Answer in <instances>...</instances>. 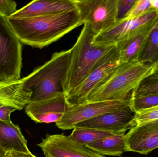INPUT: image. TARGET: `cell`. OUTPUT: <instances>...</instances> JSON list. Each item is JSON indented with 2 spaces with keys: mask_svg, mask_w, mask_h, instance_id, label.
<instances>
[{
  "mask_svg": "<svg viewBox=\"0 0 158 157\" xmlns=\"http://www.w3.org/2000/svg\"><path fill=\"white\" fill-rule=\"evenodd\" d=\"M16 110L15 108L8 106H3L0 107V121L12 122L11 114Z\"/></svg>",
  "mask_w": 158,
  "mask_h": 157,
  "instance_id": "26",
  "label": "cell"
},
{
  "mask_svg": "<svg viewBox=\"0 0 158 157\" xmlns=\"http://www.w3.org/2000/svg\"><path fill=\"white\" fill-rule=\"evenodd\" d=\"M120 63L119 49L116 45L99 59L86 79L67 98L69 104L74 106L87 103L90 92L104 84Z\"/></svg>",
  "mask_w": 158,
  "mask_h": 157,
  "instance_id": "6",
  "label": "cell"
},
{
  "mask_svg": "<svg viewBox=\"0 0 158 157\" xmlns=\"http://www.w3.org/2000/svg\"><path fill=\"white\" fill-rule=\"evenodd\" d=\"M158 120V106L136 113L135 126Z\"/></svg>",
  "mask_w": 158,
  "mask_h": 157,
  "instance_id": "22",
  "label": "cell"
},
{
  "mask_svg": "<svg viewBox=\"0 0 158 157\" xmlns=\"http://www.w3.org/2000/svg\"><path fill=\"white\" fill-rule=\"evenodd\" d=\"M158 95V78L147 77L133 90L131 96Z\"/></svg>",
  "mask_w": 158,
  "mask_h": 157,
  "instance_id": "21",
  "label": "cell"
},
{
  "mask_svg": "<svg viewBox=\"0 0 158 157\" xmlns=\"http://www.w3.org/2000/svg\"><path fill=\"white\" fill-rule=\"evenodd\" d=\"M2 157H37L31 153H24L15 151H10L6 153Z\"/></svg>",
  "mask_w": 158,
  "mask_h": 157,
  "instance_id": "27",
  "label": "cell"
},
{
  "mask_svg": "<svg viewBox=\"0 0 158 157\" xmlns=\"http://www.w3.org/2000/svg\"><path fill=\"white\" fill-rule=\"evenodd\" d=\"M94 37L89 25L84 24L77 42L70 49L69 66L64 83L67 98L86 79L99 59L113 47L94 45Z\"/></svg>",
  "mask_w": 158,
  "mask_h": 157,
  "instance_id": "4",
  "label": "cell"
},
{
  "mask_svg": "<svg viewBox=\"0 0 158 157\" xmlns=\"http://www.w3.org/2000/svg\"><path fill=\"white\" fill-rule=\"evenodd\" d=\"M151 9L150 0H137L136 3L126 18H136Z\"/></svg>",
  "mask_w": 158,
  "mask_h": 157,
  "instance_id": "24",
  "label": "cell"
},
{
  "mask_svg": "<svg viewBox=\"0 0 158 157\" xmlns=\"http://www.w3.org/2000/svg\"><path fill=\"white\" fill-rule=\"evenodd\" d=\"M137 0H118L117 22L127 18Z\"/></svg>",
  "mask_w": 158,
  "mask_h": 157,
  "instance_id": "23",
  "label": "cell"
},
{
  "mask_svg": "<svg viewBox=\"0 0 158 157\" xmlns=\"http://www.w3.org/2000/svg\"><path fill=\"white\" fill-rule=\"evenodd\" d=\"M0 147L6 152L30 153L20 128L12 122L0 121Z\"/></svg>",
  "mask_w": 158,
  "mask_h": 157,
  "instance_id": "16",
  "label": "cell"
},
{
  "mask_svg": "<svg viewBox=\"0 0 158 157\" xmlns=\"http://www.w3.org/2000/svg\"><path fill=\"white\" fill-rule=\"evenodd\" d=\"M83 24L91 28L94 37L117 22L118 0H74Z\"/></svg>",
  "mask_w": 158,
  "mask_h": 157,
  "instance_id": "7",
  "label": "cell"
},
{
  "mask_svg": "<svg viewBox=\"0 0 158 157\" xmlns=\"http://www.w3.org/2000/svg\"><path fill=\"white\" fill-rule=\"evenodd\" d=\"M8 20L21 43L40 49L55 42L83 24L76 8L46 15L8 18Z\"/></svg>",
  "mask_w": 158,
  "mask_h": 157,
  "instance_id": "1",
  "label": "cell"
},
{
  "mask_svg": "<svg viewBox=\"0 0 158 157\" xmlns=\"http://www.w3.org/2000/svg\"><path fill=\"white\" fill-rule=\"evenodd\" d=\"M130 97L123 100L87 102L83 105H69L63 118L56 123L64 131L75 128L78 124L100 115L123 108L130 105Z\"/></svg>",
  "mask_w": 158,
  "mask_h": 157,
  "instance_id": "8",
  "label": "cell"
},
{
  "mask_svg": "<svg viewBox=\"0 0 158 157\" xmlns=\"http://www.w3.org/2000/svg\"><path fill=\"white\" fill-rule=\"evenodd\" d=\"M137 61L158 63V22L145 40L138 54Z\"/></svg>",
  "mask_w": 158,
  "mask_h": 157,
  "instance_id": "18",
  "label": "cell"
},
{
  "mask_svg": "<svg viewBox=\"0 0 158 157\" xmlns=\"http://www.w3.org/2000/svg\"><path fill=\"white\" fill-rule=\"evenodd\" d=\"M6 153V152L5 151H4L2 148L0 147V157H3V156L5 155Z\"/></svg>",
  "mask_w": 158,
  "mask_h": 157,
  "instance_id": "30",
  "label": "cell"
},
{
  "mask_svg": "<svg viewBox=\"0 0 158 157\" xmlns=\"http://www.w3.org/2000/svg\"><path fill=\"white\" fill-rule=\"evenodd\" d=\"M116 135L113 133L96 129L76 127L69 136L75 142L86 146L102 138Z\"/></svg>",
  "mask_w": 158,
  "mask_h": 157,
  "instance_id": "19",
  "label": "cell"
},
{
  "mask_svg": "<svg viewBox=\"0 0 158 157\" xmlns=\"http://www.w3.org/2000/svg\"><path fill=\"white\" fill-rule=\"evenodd\" d=\"M125 135H116L102 138L86 147L102 155L120 157L126 150Z\"/></svg>",
  "mask_w": 158,
  "mask_h": 157,
  "instance_id": "17",
  "label": "cell"
},
{
  "mask_svg": "<svg viewBox=\"0 0 158 157\" xmlns=\"http://www.w3.org/2000/svg\"><path fill=\"white\" fill-rule=\"evenodd\" d=\"M74 0H34L8 18H22L46 15L76 9Z\"/></svg>",
  "mask_w": 158,
  "mask_h": 157,
  "instance_id": "14",
  "label": "cell"
},
{
  "mask_svg": "<svg viewBox=\"0 0 158 157\" xmlns=\"http://www.w3.org/2000/svg\"><path fill=\"white\" fill-rule=\"evenodd\" d=\"M151 8L158 11V0H150Z\"/></svg>",
  "mask_w": 158,
  "mask_h": 157,
  "instance_id": "28",
  "label": "cell"
},
{
  "mask_svg": "<svg viewBox=\"0 0 158 157\" xmlns=\"http://www.w3.org/2000/svg\"><path fill=\"white\" fill-rule=\"evenodd\" d=\"M70 55V49L55 53L49 61L20 79L23 86L32 93L30 102L48 99L64 93V83Z\"/></svg>",
  "mask_w": 158,
  "mask_h": 157,
  "instance_id": "2",
  "label": "cell"
},
{
  "mask_svg": "<svg viewBox=\"0 0 158 157\" xmlns=\"http://www.w3.org/2000/svg\"><path fill=\"white\" fill-rule=\"evenodd\" d=\"M4 106V105H3L2 104V103L0 102V107H2V106Z\"/></svg>",
  "mask_w": 158,
  "mask_h": 157,
  "instance_id": "31",
  "label": "cell"
},
{
  "mask_svg": "<svg viewBox=\"0 0 158 157\" xmlns=\"http://www.w3.org/2000/svg\"><path fill=\"white\" fill-rule=\"evenodd\" d=\"M158 106V95L131 96L130 107L136 113Z\"/></svg>",
  "mask_w": 158,
  "mask_h": 157,
  "instance_id": "20",
  "label": "cell"
},
{
  "mask_svg": "<svg viewBox=\"0 0 158 157\" xmlns=\"http://www.w3.org/2000/svg\"><path fill=\"white\" fill-rule=\"evenodd\" d=\"M22 44L9 24L0 15V84L21 79Z\"/></svg>",
  "mask_w": 158,
  "mask_h": 157,
  "instance_id": "5",
  "label": "cell"
},
{
  "mask_svg": "<svg viewBox=\"0 0 158 157\" xmlns=\"http://www.w3.org/2000/svg\"><path fill=\"white\" fill-rule=\"evenodd\" d=\"M124 138L125 152L147 155L158 148V120L134 126Z\"/></svg>",
  "mask_w": 158,
  "mask_h": 157,
  "instance_id": "13",
  "label": "cell"
},
{
  "mask_svg": "<svg viewBox=\"0 0 158 157\" xmlns=\"http://www.w3.org/2000/svg\"><path fill=\"white\" fill-rule=\"evenodd\" d=\"M17 3L11 0H0V15L8 18L16 10Z\"/></svg>",
  "mask_w": 158,
  "mask_h": 157,
  "instance_id": "25",
  "label": "cell"
},
{
  "mask_svg": "<svg viewBox=\"0 0 158 157\" xmlns=\"http://www.w3.org/2000/svg\"><path fill=\"white\" fill-rule=\"evenodd\" d=\"M69 105L63 93L48 99L30 102L25 107V112L36 123H56L63 118Z\"/></svg>",
  "mask_w": 158,
  "mask_h": 157,
  "instance_id": "12",
  "label": "cell"
},
{
  "mask_svg": "<svg viewBox=\"0 0 158 157\" xmlns=\"http://www.w3.org/2000/svg\"><path fill=\"white\" fill-rule=\"evenodd\" d=\"M158 22V18L117 44L119 49L121 63L137 61L138 54L145 40Z\"/></svg>",
  "mask_w": 158,
  "mask_h": 157,
  "instance_id": "15",
  "label": "cell"
},
{
  "mask_svg": "<svg viewBox=\"0 0 158 157\" xmlns=\"http://www.w3.org/2000/svg\"><path fill=\"white\" fill-rule=\"evenodd\" d=\"M148 76L150 77H154V78H158V65L156 68H155L152 73Z\"/></svg>",
  "mask_w": 158,
  "mask_h": 157,
  "instance_id": "29",
  "label": "cell"
},
{
  "mask_svg": "<svg viewBox=\"0 0 158 157\" xmlns=\"http://www.w3.org/2000/svg\"><path fill=\"white\" fill-rule=\"evenodd\" d=\"M158 65L138 61L121 63L110 77L90 92L87 102L123 100L130 97L133 90Z\"/></svg>",
  "mask_w": 158,
  "mask_h": 157,
  "instance_id": "3",
  "label": "cell"
},
{
  "mask_svg": "<svg viewBox=\"0 0 158 157\" xmlns=\"http://www.w3.org/2000/svg\"><path fill=\"white\" fill-rule=\"evenodd\" d=\"M158 18V11L150 9L136 18H125L117 23L106 31L94 37L92 43L97 46L112 47L132 33Z\"/></svg>",
  "mask_w": 158,
  "mask_h": 157,
  "instance_id": "9",
  "label": "cell"
},
{
  "mask_svg": "<svg viewBox=\"0 0 158 157\" xmlns=\"http://www.w3.org/2000/svg\"><path fill=\"white\" fill-rule=\"evenodd\" d=\"M37 145L45 157H106L63 134L47 135Z\"/></svg>",
  "mask_w": 158,
  "mask_h": 157,
  "instance_id": "11",
  "label": "cell"
},
{
  "mask_svg": "<svg viewBox=\"0 0 158 157\" xmlns=\"http://www.w3.org/2000/svg\"><path fill=\"white\" fill-rule=\"evenodd\" d=\"M136 112L129 106L109 113L100 115L78 124L76 127L90 128L113 133L125 134L127 130L135 126Z\"/></svg>",
  "mask_w": 158,
  "mask_h": 157,
  "instance_id": "10",
  "label": "cell"
}]
</instances>
